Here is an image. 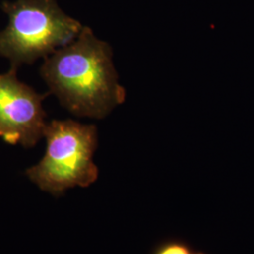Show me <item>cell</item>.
<instances>
[{
  "mask_svg": "<svg viewBox=\"0 0 254 254\" xmlns=\"http://www.w3.org/2000/svg\"><path fill=\"white\" fill-rule=\"evenodd\" d=\"M46 152L39 163L27 169V176L43 191L61 196L73 188H88L98 179L93 161L98 146L97 127L73 120L46 124Z\"/></svg>",
  "mask_w": 254,
  "mask_h": 254,
  "instance_id": "3",
  "label": "cell"
},
{
  "mask_svg": "<svg viewBox=\"0 0 254 254\" xmlns=\"http://www.w3.org/2000/svg\"><path fill=\"white\" fill-rule=\"evenodd\" d=\"M112 48L83 27L73 42L45 59L41 74L50 91L73 115L106 118L127 96L119 83Z\"/></svg>",
  "mask_w": 254,
  "mask_h": 254,
  "instance_id": "1",
  "label": "cell"
},
{
  "mask_svg": "<svg viewBox=\"0 0 254 254\" xmlns=\"http://www.w3.org/2000/svg\"><path fill=\"white\" fill-rule=\"evenodd\" d=\"M46 97L19 81L17 68L0 74V136L12 145H36L46 127Z\"/></svg>",
  "mask_w": 254,
  "mask_h": 254,
  "instance_id": "4",
  "label": "cell"
},
{
  "mask_svg": "<svg viewBox=\"0 0 254 254\" xmlns=\"http://www.w3.org/2000/svg\"><path fill=\"white\" fill-rule=\"evenodd\" d=\"M194 251L187 242L179 239L166 240L156 246L152 254H193Z\"/></svg>",
  "mask_w": 254,
  "mask_h": 254,
  "instance_id": "5",
  "label": "cell"
},
{
  "mask_svg": "<svg viewBox=\"0 0 254 254\" xmlns=\"http://www.w3.org/2000/svg\"><path fill=\"white\" fill-rule=\"evenodd\" d=\"M1 8L9 23L0 31V56L9 59L15 68L46 59L73 42L83 28L56 0L4 1Z\"/></svg>",
  "mask_w": 254,
  "mask_h": 254,
  "instance_id": "2",
  "label": "cell"
},
{
  "mask_svg": "<svg viewBox=\"0 0 254 254\" xmlns=\"http://www.w3.org/2000/svg\"><path fill=\"white\" fill-rule=\"evenodd\" d=\"M206 254L205 253H202V252H197V253H195L194 252V254Z\"/></svg>",
  "mask_w": 254,
  "mask_h": 254,
  "instance_id": "6",
  "label": "cell"
}]
</instances>
